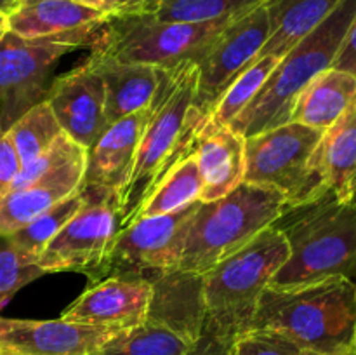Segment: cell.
Masks as SVG:
<instances>
[{
  "label": "cell",
  "instance_id": "cell-1",
  "mask_svg": "<svg viewBox=\"0 0 356 355\" xmlns=\"http://www.w3.org/2000/svg\"><path fill=\"white\" fill-rule=\"evenodd\" d=\"M197 84V63L162 70L131 178L120 191V230L134 221L163 178L195 152L198 132L209 120L193 106Z\"/></svg>",
  "mask_w": 356,
  "mask_h": 355
},
{
  "label": "cell",
  "instance_id": "cell-2",
  "mask_svg": "<svg viewBox=\"0 0 356 355\" xmlns=\"http://www.w3.org/2000/svg\"><path fill=\"white\" fill-rule=\"evenodd\" d=\"M271 226L284 233L289 256L268 287H298L330 277L356 282V202L339 200L327 190L285 209Z\"/></svg>",
  "mask_w": 356,
  "mask_h": 355
},
{
  "label": "cell",
  "instance_id": "cell-3",
  "mask_svg": "<svg viewBox=\"0 0 356 355\" xmlns=\"http://www.w3.org/2000/svg\"><path fill=\"white\" fill-rule=\"evenodd\" d=\"M250 329L280 333L318 355L350 354L356 329V282L330 277L298 287H266Z\"/></svg>",
  "mask_w": 356,
  "mask_h": 355
},
{
  "label": "cell",
  "instance_id": "cell-4",
  "mask_svg": "<svg viewBox=\"0 0 356 355\" xmlns=\"http://www.w3.org/2000/svg\"><path fill=\"white\" fill-rule=\"evenodd\" d=\"M355 17L356 0H341L323 23L280 59L263 89L229 127L249 138L291 120L302 89L316 75L332 68Z\"/></svg>",
  "mask_w": 356,
  "mask_h": 355
},
{
  "label": "cell",
  "instance_id": "cell-5",
  "mask_svg": "<svg viewBox=\"0 0 356 355\" xmlns=\"http://www.w3.org/2000/svg\"><path fill=\"white\" fill-rule=\"evenodd\" d=\"M287 256L284 233L268 226L252 242L204 271L205 333L232 343L250 329L261 294Z\"/></svg>",
  "mask_w": 356,
  "mask_h": 355
},
{
  "label": "cell",
  "instance_id": "cell-6",
  "mask_svg": "<svg viewBox=\"0 0 356 355\" xmlns=\"http://www.w3.org/2000/svg\"><path fill=\"white\" fill-rule=\"evenodd\" d=\"M285 209L280 191L245 181L218 200L200 202L177 268L204 274L252 242Z\"/></svg>",
  "mask_w": 356,
  "mask_h": 355
},
{
  "label": "cell",
  "instance_id": "cell-7",
  "mask_svg": "<svg viewBox=\"0 0 356 355\" xmlns=\"http://www.w3.org/2000/svg\"><path fill=\"white\" fill-rule=\"evenodd\" d=\"M233 19L177 23L155 16H110L90 47L94 54L117 61L176 70L184 63L198 65Z\"/></svg>",
  "mask_w": 356,
  "mask_h": 355
},
{
  "label": "cell",
  "instance_id": "cell-8",
  "mask_svg": "<svg viewBox=\"0 0 356 355\" xmlns=\"http://www.w3.org/2000/svg\"><path fill=\"white\" fill-rule=\"evenodd\" d=\"M323 131L285 122L245 138L243 181L280 191L287 209L298 207L327 191L316 166Z\"/></svg>",
  "mask_w": 356,
  "mask_h": 355
},
{
  "label": "cell",
  "instance_id": "cell-9",
  "mask_svg": "<svg viewBox=\"0 0 356 355\" xmlns=\"http://www.w3.org/2000/svg\"><path fill=\"white\" fill-rule=\"evenodd\" d=\"M200 202L169 214L139 218L115 237L103 263L90 271V284L106 277H145L148 281L176 270L183 258L188 232Z\"/></svg>",
  "mask_w": 356,
  "mask_h": 355
},
{
  "label": "cell",
  "instance_id": "cell-10",
  "mask_svg": "<svg viewBox=\"0 0 356 355\" xmlns=\"http://www.w3.org/2000/svg\"><path fill=\"white\" fill-rule=\"evenodd\" d=\"M82 204L45 246L37 265L45 271L89 275L106 258L120 232V194L101 184H82Z\"/></svg>",
  "mask_w": 356,
  "mask_h": 355
},
{
  "label": "cell",
  "instance_id": "cell-11",
  "mask_svg": "<svg viewBox=\"0 0 356 355\" xmlns=\"http://www.w3.org/2000/svg\"><path fill=\"white\" fill-rule=\"evenodd\" d=\"M73 45L51 38H24L7 30L0 38V125L9 129L44 101L56 63Z\"/></svg>",
  "mask_w": 356,
  "mask_h": 355
},
{
  "label": "cell",
  "instance_id": "cell-12",
  "mask_svg": "<svg viewBox=\"0 0 356 355\" xmlns=\"http://www.w3.org/2000/svg\"><path fill=\"white\" fill-rule=\"evenodd\" d=\"M270 35L264 3L235 17L216 37L207 54L198 63V84L193 106L211 115L229 84L257 58Z\"/></svg>",
  "mask_w": 356,
  "mask_h": 355
},
{
  "label": "cell",
  "instance_id": "cell-13",
  "mask_svg": "<svg viewBox=\"0 0 356 355\" xmlns=\"http://www.w3.org/2000/svg\"><path fill=\"white\" fill-rule=\"evenodd\" d=\"M122 329L89 326L66 319L26 320L0 317L3 355H96Z\"/></svg>",
  "mask_w": 356,
  "mask_h": 355
},
{
  "label": "cell",
  "instance_id": "cell-14",
  "mask_svg": "<svg viewBox=\"0 0 356 355\" xmlns=\"http://www.w3.org/2000/svg\"><path fill=\"white\" fill-rule=\"evenodd\" d=\"M44 100L63 132L82 148L89 150L106 131L104 84L89 59L56 79Z\"/></svg>",
  "mask_w": 356,
  "mask_h": 355
},
{
  "label": "cell",
  "instance_id": "cell-15",
  "mask_svg": "<svg viewBox=\"0 0 356 355\" xmlns=\"http://www.w3.org/2000/svg\"><path fill=\"white\" fill-rule=\"evenodd\" d=\"M7 30L24 38H51L73 47L92 45L110 16L75 0H16Z\"/></svg>",
  "mask_w": 356,
  "mask_h": 355
},
{
  "label": "cell",
  "instance_id": "cell-16",
  "mask_svg": "<svg viewBox=\"0 0 356 355\" xmlns=\"http://www.w3.org/2000/svg\"><path fill=\"white\" fill-rule=\"evenodd\" d=\"M149 298L152 281L148 278L106 277L90 284L61 317L72 322L127 331L146 322Z\"/></svg>",
  "mask_w": 356,
  "mask_h": 355
},
{
  "label": "cell",
  "instance_id": "cell-17",
  "mask_svg": "<svg viewBox=\"0 0 356 355\" xmlns=\"http://www.w3.org/2000/svg\"><path fill=\"white\" fill-rule=\"evenodd\" d=\"M146 322L163 327L191 345L200 340L207 324L204 274L176 268L152 278Z\"/></svg>",
  "mask_w": 356,
  "mask_h": 355
},
{
  "label": "cell",
  "instance_id": "cell-18",
  "mask_svg": "<svg viewBox=\"0 0 356 355\" xmlns=\"http://www.w3.org/2000/svg\"><path fill=\"white\" fill-rule=\"evenodd\" d=\"M86 164L87 150L83 148L61 166L45 171L26 187L7 191L0 198V233L9 235L16 232L52 205L80 191Z\"/></svg>",
  "mask_w": 356,
  "mask_h": 355
},
{
  "label": "cell",
  "instance_id": "cell-19",
  "mask_svg": "<svg viewBox=\"0 0 356 355\" xmlns=\"http://www.w3.org/2000/svg\"><path fill=\"white\" fill-rule=\"evenodd\" d=\"M149 117V106L106 127L87 150L83 184H101L120 194L131 178L139 143Z\"/></svg>",
  "mask_w": 356,
  "mask_h": 355
},
{
  "label": "cell",
  "instance_id": "cell-20",
  "mask_svg": "<svg viewBox=\"0 0 356 355\" xmlns=\"http://www.w3.org/2000/svg\"><path fill=\"white\" fill-rule=\"evenodd\" d=\"M195 155L204 184L200 202L218 200L243 183L245 138L229 125L207 120L195 141Z\"/></svg>",
  "mask_w": 356,
  "mask_h": 355
},
{
  "label": "cell",
  "instance_id": "cell-21",
  "mask_svg": "<svg viewBox=\"0 0 356 355\" xmlns=\"http://www.w3.org/2000/svg\"><path fill=\"white\" fill-rule=\"evenodd\" d=\"M104 84L108 125L152 104L162 70L141 63H124L90 52L89 58Z\"/></svg>",
  "mask_w": 356,
  "mask_h": 355
},
{
  "label": "cell",
  "instance_id": "cell-22",
  "mask_svg": "<svg viewBox=\"0 0 356 355\" xmlns=\"http://www.w3.org/2000/svg\"><path fill=\"white\" fill-rule=\"evenodd\" d=\"M356 104V77L337 68L316 75L302 89L291 120L325 132Z\"/></svg>",
  "mask_w": 356,
  "mask_h": 355
},
{
  "label": "cell",
  "instance_id": "cell-23",
  "mask_svg": "<svg viewBox=\"0 0 356 355\" xmlns=\"http://www.w3.org/2000/svg\"><path fill=\"white\" fill-rule=\"evenodd\" d=\"M339 2L341 0H266L264 6L270 19V35L257 58H284L320 23H323Z\"/></svg>",
  "mask_w": 356,
  "mask_h": 355
},
{
  "label": "cell",
  "instance_id": "cell-24",
  "mask_svg": "<svg viewBox=\"0 0 356 355\" xmlns=\"http://www.w3.org/2000/svg\"><path fill=\"white\" fill-rule=\"evenodd\" d=\"M316 166L327 190L339 200L356 202V104L323 132Z\"/></svg>",
  "mask_w": 356,
  "mask_h": 355
},
{
  "label": "cell",
  "instance_id": "cell-25",
  "mask_svg": "<svg viewBox=\"0 0 356 355\" xmlns=\"http://www.w3.org/2000/svg\"><path fill=\"white\" fill-rule=\"evenodd\" d=\"M202 188L204 184L198 171L197 155L193 152L163 178L162 183L153 190L146 204L138 212L136 219L169 214V212L181 211L195 202H200Z\"/></svg>",
  "mask_w": 356,
  "mask_h": 355
},
{
  "label": "cell",
  "instance_id": "cell-26",
  "mask_svg": "<svg viewBox=\"0 0 356 355\" xmlns=\"http://www.w3.org/2000/svg\"><path fill=\"white\" fill-rule=\"evenodd\" d=\"M61 134L65 132L45 100L31 106L7 129V136L19 157L21 167L44 155Z\"/></svg>",
  "mask_w": 356,
  "mask_h": 355
},
{
  "label": "cell",
  "instance_id": "cell-27",
  "mask_svg": "<svg viewBox=\"0 0 356 355\" xmlns=\"http://www.w3.org/2000/svg\"><path fill=\"white\" fill-rule=\"evenodd\" d=\"M280 59L275 56H263L250 63L235 80L228 86V89L219 97L218 104L212 113L209 115V122L216 125H229L243 110L247 104L257 96L266 80L277 68Z\"/></svg>",
  "mask_w": 356,
  "mask_h": 355
},
{
  "label": "cell",
  "instance_id": "cell-28",
  "mask_svg": "<svg viewBox=\"0 0 356 355\" xmlns=\"http://www.w3.org/2000/svg\"><path fill=\"white\" fill-rule=\"evenodd\" d=\"M191 343L155 324L122 331L96 355H186Z\"/></svg>",
  "mask_w": 356,
  "mask_h": 355
},
{
  "label": "cell",
  "instance_id": "cell-29",
  "mask_svg": "<svg viewBox=\"0 0 356 355\" xmlns=\"http://www.w3.org/2000/svg\"><path fill=\"white\" fill-rule=\"evenodd\" d=\"M266 0H162L155 17L177 23H211L238 17Z\"/></svg>",
  "mask_w": 356,
  "mask_h": 355
},
{
  "label": "cell",
  "instance_id": "cell-30",
  "mask_svg": "<svg viewBox=\"0 0 356 355\" xmlns=\"http://www.w3.org/2000/svg\"><path fill=\"white\" fill-rule=\"evenodd\" d=\"M80 204H82V194L76 191L75 195L65 198L63 202L52 205L51 209L38 214L37 218L31 219L24 226H21L19 230L9 233L10 240L19 249H23L24 253L37 260L42 251L45 249V246L54 239L56 233L79 211Z\"/></svg>",
  "mask_w": 356,
  "mask_h": 355
},
{
  "label": "cell",
  "instance_id": "cell-31",
  "mask_svg": "<svg viewBox=\"0 0 356 355\" xmlns=\"http://www.w3.org/2000/svg\"><path fill=\"white\" fill-rule=\"evenodd\" d=\"M42 275L45 271L38 267L37 260L19 249L9 235L0 233V308L19 289Z\"/></svg>",
  "mask_w": 356,
  "mask_h": 355
},
{
  "label": "cell",
  "instance_id": "cell-32",
  "mask_svg": "<svg viewBox=\"0 0 356 355\" xmlns=\"http://www.w3.org/2000/svg\"><path fill=\"white\" fill-rule=\"evenodd\" d=\"M226 355H318L270 329H247L233 338Z\"/></svg>",
  "mask_w": 356,
  "mask_h": 355
},
{
  "label": "cell",
  "instance_id": "cell-33",
  "mask_svg": "<svg viewBox=\"0 0 356 355\" xmlns=\"http://www.w3.org/2000/svg\"><path fill=\"white\" fill-rule=\"evenodd\" d=\"M19 169V157L7 136V131L0 125V198L10 190Z\"/></svg>",
  "mask_w": 356,
  "mask_h": 355
},
{
  "label": "cell",
  "instance_id": "cell-34",
  "mask_svg": "<svg viewBox=\"0 0 356 355\" xmlns=\"http://www.w3.org/2000/svg\"><path fill=\"white\" fill-rule=\"evenodd\" d=\"M332 68L343 70V72H348L356 77V17L351 23L346 37H344V42L341 45L339 52H337Z\"/></svg>",
  "mask_w": 356,
  "mask_h": 355
},
{
  "label": "cell",
  "instance_id": "cell-35",
  "mask_svg": "<svg viewBox=\"0 0 356 355\" xmlns=\"http://www.w3.org/2000/svg\"><path fill=\"white\" fill-rule=\"evenodd\" d=\"M162 0H118L113 16H155Z\"/></svg>",
  "mask_w": 356,
  "mask_h": 355
},
{
  "label": "cell",
  "instance_id": "cell-36",
  "mask_svg": "<svg viewBox=\"0 0 356 355\" xmlns=\"http://www.w3.org/2000/svg\"><path fill=\"white\" fill-rule=\"evenodd\" d=\"M229 343L225 340H219L214 334L204 333V336L191 345L190 352L186 355H226L228 354Z\"/></svg>",
  "mask_w": 356,
  "mask_h": 355
},
{
  "label": "cell",
  "instance_id": "cell-37",
  "mask_svg": "<svg viewBox=\"0 0 356 355\" xmlns=\"http://www.w3.org/2000/svg\"><path fill=\"white\" fill-rule=\"evenodd\" d=\"M75 2L82 3V6L89 7V9L99 10V13L106 14V16H113L117 10L118 0H75Z\"/></svg>",
  "mask_w": 356,
  "mask_h": 355
},
{
  "label": "cell",
  "instance_id": "cell-38",
  "mask_svg": "<svg viewBox=\"0 0 356 355\" xmlns=\"http://www.w3.org/2000/svg\"><path fill=\"white\" fill-rule=\"evenodd\" d=\"M16 3V0H0V13H6Z\"/></svg>",
  "mask_w": 356,
  "mask_h": 355
},
{
  "label": "cell",
  "instance_id": "cell-39",
  "mask_svg": "<svg viewBox=\"0 0 356 355\" xmlns=\"http://www.w3.org/2000/svg\"><path fill=\"white\" fill-rule=\"evenodd\" d=\"M7 31V16L6 13H0V38Z\"/></svg>",
  "mask_w": 356,
  "mask_h": 355
},
{
  "label": "cell",
  "instance_id": "cell-40",
  "mask_svg": "<svg viewBox=\"0 0 356 355\" xmlns=\"http://www.w3.org/2000/svg\"><path fill=\"white\" fill-rule=\"evenodd\" d=\"M353 352L356 354V329H355V338H353Z\"/></svg>",
  "mask_w": 356,
  "mask_h": 355
},
{
  "label": "cell",
  "instance_id": "cell-41",
  "mask_svg": "<svg viewBox=\"0 0 356 355\" xmlns=\"http://www.w3.org/2000/svg\"><path fill=\"white\" fill-rule=\"evenodd\" d=\"M343 355H356L355 352H350V354H343Z\"/></svg>",
  "mask_w": 356,
  "mask_h": 355
},
{
  "label": "cell",
  "instance_id": "cell-42",
  "mask_svg": "<svg viewBox=\"0 0 356 355\" xmlns=\"http://www.w3.org/2000/svg\"><path fill=\"white\" fill-rule=\"evenodd\" d=\"M0 355H3V354H0Z\"/></svg>",
  "mask_w": 356,
  "mask_h": 355
}]
</instances>
